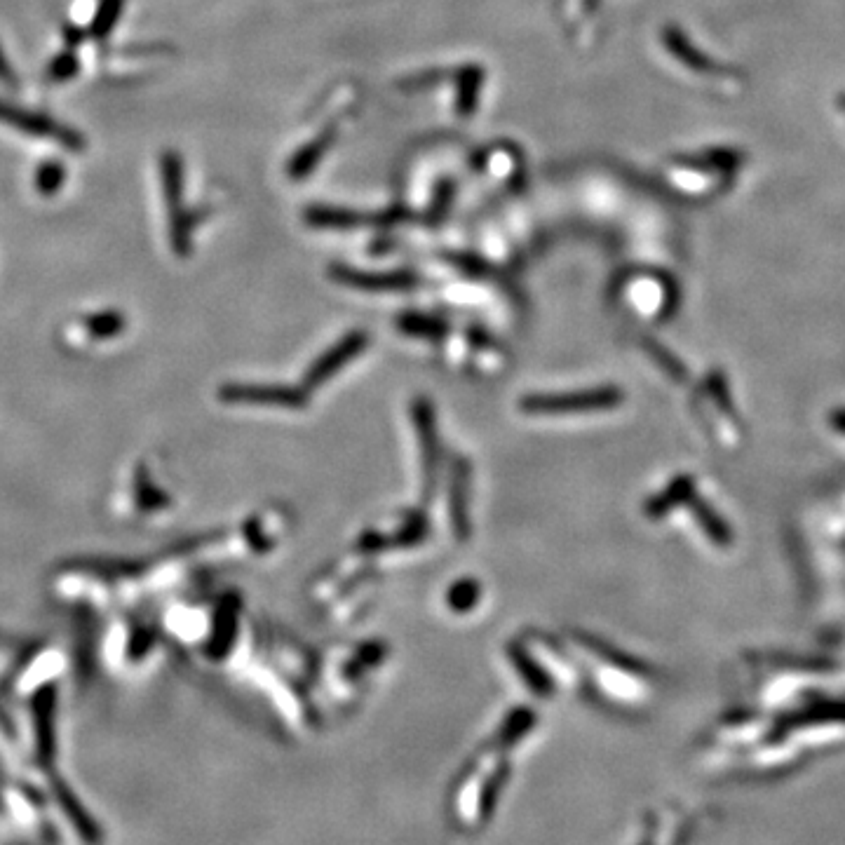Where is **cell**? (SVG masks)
I'll use <instances>...</instances> for the list:
<instances>
[{"label":"cell","instance_id":"cell-5","mask_svg":"<svg viewBox=\"0 0 845 845\" xmlns=\"http://www.w3.org/2000/svg\"><path fill=\"white\" fill-rule=\"evenodd\" d=\"M160 184L169 216L186 212L181 207V200H184V162H181L177 151H165L160 155Z\"/></svg>","mask_w":845,"mask_h":845},{"label":"cell","instance_id":"cell-14","mask_svg":"<svg viewBox=\"0 0 845 845\" xmlns=\"http://www.w3.org/2000/svg\"><path fill=\"white\" fill-rule=\"evenodd\" d=\"M477 599H479V587L475 585V580H463V583H458L449 590V606L458 613L475 608Z\"/></svg>","mask_w":845,"mask_h":845},{"label":"cell","instance_id":"cell-7","mask_svg":"<svg viewBox=\"0 0 845 845\" xmlns=\"http://www.w3.org/2000/svg\"><path fill=\"white\" fill-rule=\"evenodd\" d=\"M306 221L315 228H360L371 219L355 212H343V209L313 207L306 212Z\"/></svg>","mask_w":845,"mask_h":845},{"label":"cell","instance_id":"cell-9","mask_svg":"<svg viewBox=\"0 0 845 845\" xmlns=\"http://www.w3.org/2000/svg\"><path fill=\"white\" fill-rule=\"evenodd\" d=\"M66 181V167L62 160H45L43 165L36 169V177H33V186L36 191L43 195V198H52L62 191Z\"/></svg>","mask_w":845,"mask_h":845},{"label":"cell","instance_id":"cell-15","mask_svg":"<svg viewBox=\"0 0 845 845\" xmlns=\"http://www.w3.org/2000/svg\"><path fill=\"white\" fill-rule=\"evenodd\" d=\"M0 85L10 87V90H15V87H17L15 69H12V64L8 62V57H5L3 47H0Z\"/></svg>","mask_w":845,"mask_h":845},{"label":"cell","instance_id":"cell-3","mask_svg":"<svg viewBox=\"0 0 845 845\" xmlns=\"http://www.w3.org/2000/svg\"><path fill=\"white\" fill-rule=\"evenodd\" d=\"M364 346H367V334H362V331H355V334L343 338L341 343H336V346L331 348L329 353H324L320 360H317L313 367H310L308 376H306L308 388H315V385L327 383L329 378L336 374V371H341L348 362H353L355 357L362 353Z\"/></svg>","mask_w":845,"mask_h":845},{"label":"cell","instance_id":"cell-10","mask_svg":"<svg viewBox=\"0 0 845 845\" xmlns=\"http://www.w3.org/2000/svg\"><path fill=\"white\" fill-rule=\"evenodd\" d=\"M123 8H125V0H101L97 15H94L92 26H90L92 38L104 40L108 33L116 29L120 15H123Z\"/></svg>","mask_w":845,"mask_h":845},{"label":"cell","instance_id":"cell-2","mask_svg":"<svg viewBox=\"0 0 845 845\" xmlns=\"http://www.w3.org/2000/svg\"><path fill=\"white\" fill-rule=\"evenodd\" d=\"M620 392L615 388H594L583 392H571V395H550V397H529L524 400V411L531 416H564L578 414V411H601L618 407Z\"/></svg>","mask_w":845,"mask_h":845},{"label":"cell","instance_id":"cell-11","mask_svg":"<svg viewBox=\"0 0 845 845\" xmlns=\"http://www.w3.org/2000/svg\"><path fill=\"white\" fill-rule=\"evenodd\" d=\"M482 76L484 73L482 69H477V66H470V69L461 71V97H458V111H461V116L465 118L472 116V111H475Z\"/></svg>","mask_w":845,"mask_h":845},{"label":"cell","instance_id":"cell-1","mask_svg":"<svg viewBox=\"0 0 845 845\" xmlns=\"http://www.w3.org/2000/svg\"><path fill=\"white\" fill-rule=\"evenodd\" d=\"M0 123L15 127V130H19L22 134H29V137L57 141V144H62L66 148V151H73V153H83L87 146L83 134H80L78 130H73V127L59 123V120L45 116V113L29 111V108L10 104V101H3V99H0Z\"/></svg>","mask_w":845,"mask_h":845},{"label":"cell","instance_id":"cell-13","mask_svg":"<svg viewBox=\"0 0 845 845\" xmlns=\"http://www.w3.org/2000/svg\"><path fill=\"white\" fill-rule=\"evenodd\" d=\"M78 69H80V64H78L76 52L69 47V50L59 54V57H54L50 69H47V78H50L52 83H66V80L76 78Z\"/></svg>","mask_w":845,"mask_h":845},{"label":"cell","instance_id":"cell-8","mask_svg":"<svg viewBox=\"0 0 845 845\" xmlns=\"http://www.w3.org/2000/svg\"><path fill=\"white\" fill-rule=\"evenodd\" d=\"M331 139H334V130H327V134H324L322 139H317L310 146L303 148V151L296 155L292 162H289V174H292L294 179L308 177V174L313 172V167L317 165V162L322 160V155L329 148Z\"/></svg>","mask_w":845,"mask_h":845},{"label":"cell","instance_id":"cell-6","mask_svg":"<svg viewBox=\"0 0 845 845\" xmlns=\"http://www.w3.org/2000/svg\"><path fill=\"white\" fill-rule=\"evenodd\" d=\"M331 275H334L338 282H343V285L360 287V289H376V292H383V289H409L416 285V277H411L407 273L369 275V273H357V270L338 266L331 270Z\"/></svg>","mask_w":845,"mask_h":845},{"label":"cell","instance_id":"cell-4","mask_svg":"<svg viewBox=\"0 0 845 845\" xmlns=\"http://www.w3.org/2000/svg\"><path fill=\"white\" fill-rule=\"evenodd\" d=\"M228 402H249V404H277V407L299 409L303 397L287 388H268V385H233L223 390Z\"/></svg>","mask_w":845,"mask_h":845},{"label":"cell","instance_id":"cell-12","mask_svg":"<svg viewBox=\"0 0 845 845\" xmlns=\"http://www.w3.org/2000/svg\"><path fill=\"white\" fill-rule=\"evenodd\" d=\"M85 327L90 329L92 336H116L118 331H123L125 320H123V315L116 313V310H106V313L87 317Z\"/></svg>","mask_w":845,"mask_h":845},{"label":"cell","instance_id":"cell-16","mask_svg":"<svg viewBox=\"0 0 845 845\" xmlns=\"http://www.w3.org/2000/svg\"><path fill=\"white\" fill-rule=\"evenodd\" d=\"M66 43H69V47L80 45L83 43V33H80L78 29H71V26H66Z\"/></svg>","mask_w":845,"mask_h":845}]
</instances>
